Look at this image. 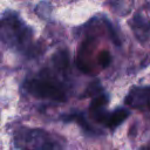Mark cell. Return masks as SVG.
<instances>
[{"mask_svg": "<svg viewBox=\"0 0 150 150\" xmlns=\"http://www.w3.org/2000/svg\"><path fill=\"white\" fill-rule=\"evenodd\" d=\"M125 103L130 107H145L150 111V87L134 88L125 97Z\"/></svg>", "mask_w": 150, "mask_h": 150, "instance_id": "277c9868", "label": "cell"}, {"mask_svg": "<svg viewBox=\"0 0 150 150\" xmlns=\"http://www.w3.org/2000/svg\"><path fill=\"white\" fill-rule=\"evenodd\" d=\"M25 90L38 98H48L53 101H66L67 95L64 88L50 76H39L27 79L23 83Z\"/></svg>", "mask_w": 150, "mask_h": 150, "instance_id": "3957f363", "label": "cell"}, {"mask_svg": "<svg viewBox=\"0 0 150 150\" xmlns=\"http://www.w3.org/2000/svg\"><path fill=\"white\" fill-rule=\"evenodd\" d=\"M109 98L105 94H98L97 96H95L90 103V111L94 110H98V109H103L105 107V104L108 103Z\"/></svg>", "mask_w": 150, "mask_h": 150, "instance_id": "9c48e42d", "label": "cell"}, {"mask_svg": "<svg viewBox=\"0 0 150 150\" xmlns=\"http://www.w3.org/2000/svg\"><path fill=\"white\" fill-rule=\"evenodd\" d=\"M64 122H75L77 124H80V127H82L86 131L88 132H94V129L91 128V125L87 122L86 117L83 116V114L80 112H74V114H68V115H63L61 117Z\"/></svg>", "mask_w": 150, "mask_h": 150, "instance_id": "52a82bcc", "label": "cell"}, {"mask_svg": "<svg viewBox=\"0 0 150 150\" xmlns=\"http://www.w3.org/2000/svg\"><path fill=\"white\" fill-rule=\"evenodd\" d=\"M0 40L21 53L34 54L33 32L15 13H8L0 20Z\"/></svg>", "mask_w": 150, "mask_h": 150, "instance_id": "6da1fadb", "label": "cell"}, {"mask_svg": "<svg viewBox=\"0 0 150 150\" xmlns=\"http://www.w3.org/2000/svg\"><path fill=\"white\" fill-rule=\"evenodd\" d=\"M129 114L130 112L124 108H118L111 112H105L102 124L110 129H115L116 127H118L121 123H123L128 118Z\"/></svg>", "mask_w": 150, "mask_h": 150, "instance_id": "5b68a950", "label": "cell"}, {"mask_svg": "<svg viewBox=\"0 0 150 150\" xmlns=\"http://www.w3.org/2000/svg\"><path fill=\"white\" fill-rule=\"evenodd\" d=\"M53 64L59 71H64L69 66V55L66 50H60L53 56Z\"/></svg>", "mask_w": 150, "mask_h": 150, "instance_id": "ba28073f", "label": "cell"}, {"mask_svg": "<svg viewBox=\"0 0 150 150\" xmlns=\"http://www.w3.org/2000/svg\"><path fill=\"white\" fill-rule=\"evenodd\" d=\"M110 60H111V56L109 52L103 50L98 54V64L101 66V68H107L110 64Z\"/></svg>", "mask_w": 150, "mask_h": 150, "instance_id": "30bf717a", "label": "cell"}, {"mask_svg": "<svg viewBox=\"0 0 150 150\" xmlns=\"http://www.w3.org/2000/svg\"><path fill=\"white\" fill-rule=\"evenodd\" d=\"M142 150H150V144H148V145H145V146H144V148H143Z\"/></svg>", "mask_w": 150, "mask_h": 150, "instance_id": "8fae6325", "label": "cell"}, {"mask_svg": "<svg viewBox=\"0 0 150 150\" xmlns=\"http://www.w3.org/2000/svg\"><path fill=\"white\" fill-rule=\"evenodd\" d=\"M14 144L19 150H63L61 139L42 129L20 128L14 134Z\"/></svg>", "mask_w": 150, "mask_h": 150, "instance_id": "7a4b0ae2", "label": "cell"}, {"mask_svg": "<svg viewBox=\"0 0 150 150\" xmlns=\"http://www.w3.org/2000/svg\"><path fill=\"white\" fill-rule=\"evenodd\" d=\"M132 26H134L135 34L139 39L146 38V34L150 33V21H146L145 19H143V18H141L138 15L134 18Z\"/></svg>", "mask_w": 150, "mask_h": 150, "instance_id": "8992f818", "label": "cell"}]
</instances>
